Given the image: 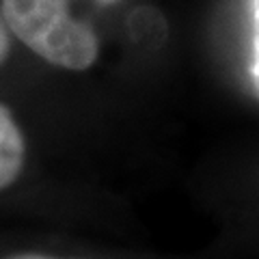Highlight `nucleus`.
I'll return each mask as SVG.
<instances>
[{
  "label": "nucleus",
  "instance_id": "nucleus-1",
  "mask_svg": "<svg viewBox=\"0 0 259 259\" xmlns=\"http://www.w3.org/2000/svg\"><path fill=\"white\" fill-rule=\"evenodd\" d=\"M5 26L30 52L69 71H87L100 56L95 30L69 13V0H3Z\"/></svg>",
  "mask_w": 259,
  "mask_h": 259
},
{
  "label": "nucleus",
  "instance_id": "nucleus-2",
  "mask_svg": "<svg viewBox=\"0 0 259 259\" xmlns=\"http://www.w3.org/2000/svg\"><path fill=\"white\" fill-rule=\"evenodd\" d=\"M24 153H26V145L18 121L5 104H0V190L9 188L20 177Z\"/></svg>",
  "mask_w": 259,
  "mask_h": 259
},
{
  "label": "nucleus",
  "instance_id": "nucleus-3",
  "mask_svg": "<svg viewBox=\"0 0 259 259\" xmlns=\"http://www.w3.org/2000/svg\"><path fill=\"white\" fill-rule=\"evenodd\" d=\"M9 50H11L9 30H7L5 20H3V15H0V65L7 61V56H9Z\"/></svg>",
  "mask_w": 259,
  "mask_h": 259
},
{
  "label": "nucleus",
  "instance_id": "nucleus-4",
  "mask_svg": "<svg viewBox=\"0 0 259 259\" xmlns=\"http://www.w3.org/2000/svg\"><path fill=\"white\" fill-rule=\"evenodd\" d=\"M255 20H257V39H255V76L259 80V0H255Z\"/></svg>",
  "mask_w": 259,
  "mask_h": 259
},
{
  "label": "nucleus",
  "instance_id": "nucleus-5",
  "mask_svg": "<svg viewBox=\"0 0 259 259\" xmlns=\"http://www.w3.org/2000/svg\"><path fill=\"white\" fill-rule=\"evenodd\" d=\"M7 259H59V257H50V255H39V253H20Z\"/></svg>",
  "mask_w": 259,
  "mask_h": 259
},
{
  "label": "nucleus",
  "instance_id": "nucleus-6",
  "mask_svg": "<svg viewBox=\"0 0 259 259\" xmlns=\"http://www.w3.org/2000/svg\"><path fill=\"white\" fill-rule=\"evenodd\" d=\"M97 3H102V5H115V3H119V0H97Z\"/></svg>",
  "mask_w": 259,
  "mask_h": 259
}]
</instances>
